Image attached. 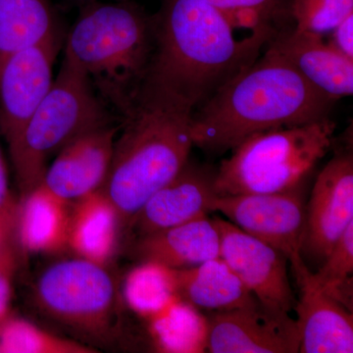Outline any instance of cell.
<instances>
[{"label": "cell", "instance_id": "52a82bcc", "mask_svg": "<svg viewBox=\"0 0 353 353\" xmlns=\"http://www.w3.org/2000/svg\"><path fill=\"white\" fill-rule=\"evenodd\" d=\"M117 299L108 267L77 256L48 266L34 288V303L44 315L95 341L112 334Z\"/></svg>", "mask_w": 353, "mask_h": 353}, {"label": "cell", "instance_id": "ba28073f", "mask_svg": "<svg viewBox=\"0 0 353 353\" xmlns=\"http://www.w3.org/2000/svg\"><path fill=\"white\" fill-rule=\"evenodd\" d=\"M211 211L283 253L296 279L308 269L303 257L306 206L301 187L280 194L217 196Z\"/></svg>", "mask_w": 353, "mask_h": 353}, {"label": "cell", "instance_id": "277c9868", "mask_svg": "<svg viewBox=\"0 0 353 353\" xmlns=\"http://www.w3.org/2000/svg\"><path fill=\"white\" fill-rule=\"evenodd\" d=\"M79 10L64 39V58L90 78L120 120L152 69L154 17L134 0L94 2Z\"/></svg>", "mask_w": 353, "mask_h": 353}, {"label": "cell", "instance_id": "7c38bea8", "mask_svg": "<svg viewBox=\"0 0 353 353\" xmlns=\"http://www.w3.org/2000/svg\"><path fill=\"white\" fill-rule=\"evenodd\" d=\"M120 125L92 130L64 146L46 169L41 185L73 203L101 190L112 161Z\"/></svg>", "mask_w": 353, "mask_h": 353}, {"label": "cell", "instance_id": "83f0119b", "mask_svg": "<svg viewBox=\"0 0 353 353\" xmlns=\"http://www.w3.org/2000/svg\"><path fill=\"white\" fill-rule=\"evenodd\" d=\"M15 248L0 250V322L11 315L12 275L16 265Z\"/></svg>", "mask_w": 353, "mask_h": 353}, {"label": "cell", "instance_id": "9c48e42d", "mask_svg": "<svg viewBox=\"0 0 353 353\" xmlns=\"http://www.w3.org/2000/svg\"><path fill=\"white\" fill-rule=\"evenodd\" d=\"M212 219L219 233L221 259L255 296L266 314L288 326H296V320L290 316L296 299L288 277L285 255L230 221Z\"/></svg>", "mask_w": 353, "mask_h": 353}, {"label": "cell", "instance_id": "5b68a950", "mask_svg": "<svg viewBox=\"0 0 353 353\" xmlns=\"http://www.w3.org/2000/svg\"><path fill=\"white\" fill-rule=\"evenodd\" d=\"M116 121L119 118L95 92L90 78L63 58L50 92L8 143L20 197L41 185L51 157L78 137Z\"/></svg>", "mask_w": 353, "mask_h": 353}, {"label": "cell", "instance_id": "d6986e66", "mask_svg": "<svg viewBox=\"0 0 353 353\" xmlns=\"http://www.w3.org/2000/svg\"><path fill=\"white\" fill-rule=\"evenodd\" d=\"M70 202L43 185L19 197L15 220V243L27 255L57 254L68 250Z\"/></svg>", "mask_w": 353, "mask_h": 353}, {"label": "cell", "instance_id": "5bb4252c", "mask_svg": "<svg viewBox=\"0 0 353 353\" xmlns=\"http://www.w3.org/2000/svg\"><path fill=\"white\" fill-rule=\"evenodd\" d=\"M266 48L284 58L311 85L336 101L352 95L353 59L324 34L288 27L278 32Z\"/></svg>", "mask_w": 353, "mask_h": 353}, {"label": "cell", "instance_id": "cb8c5ba5", "mask_svg": "<svg viewBox=\"0 0 353 353\" xmlns=\"http://www.w3.org/2000/svg\"><path fill=\"white\" fill-rule=\"evenodd\" d=\"M222 11L236 28L275 36L294 27L290 17L292 0H204Z\"/></svg>", "mask_w": 353, "mask_h": 353}, {"label": "cell", "instance_id": "603a6c76", "mask_svg": "<svg viewBox=\"0 0 353 353\" xmlns=\"http://www.w3.org/2000/svg\"><path fill=\"white\" fill-rule=\"evenodd\" d=\"M1 353H94L95 348L11 314L0 322Z\"/></svg>", "mask_w": 353, "mask_h": 353}, {"label": "cell", "instance_id": "4dcf8cb0", "mask_svg": "<svg viewBox=\"0 0 353 353\" xmlns=\"http://www.w3.org/2000/svg\"><path fill=\"white\" fill-rule=\"evenodd\" d=\"M16 248V246L2 245V243H0V250H6V248Z\"/></svg>", "mask_w": 353, "mask_h": 353}, {"label": "cell", "instance_id": "3957f363", "mask_svg": "<svg viewBox=\"0 0 353 353\" xmlns=\"http://www.w3.org/2000/svg\"><path fill=\"white\" fill-rule=\"evenodd\" d=\"M157 50L150 69L196 110L254 62L273 36L239 29L204 0H163L153 15Z\"/></svg>", "mask_w": 353, "mask_h": 353}, {"label": "cell", "instance_id": "ffe728a7", "mask_svg": "<svg viewBox=\"0 0 353 353\" xmlns=\"http://www.w3.org/2000/svg\"><path fill=\"white\" fill-rule=\"evenodd\" d=\"M173 270L176 294L192 307L204 309L210 313L262 308L221 257L190 268Z\"/></svg>", "mask_w": 353, "mask_h": 353}, {"label": "cell", "instance_id": "30bf717a", "mask_svg": "<svg viewBox=\"0 0 353 353\" xmlns=\"http://www.w3.org/2000/svg\"><path fill=\"white\" fill-rule=\"evenodd\" d=\"M64 37L28 46L0 62V132L12 141L53 83V66Z\"/></svg>", "mask_w": 353, "mask_h": 353}, {"label": "cell", "instance_id": "6da1fadb", "mask_svg": "<svg viewBox=\"0 0 353 353\" xmlns=\"http://www.w3.org/2000/svg\"><path fill=\"white\" fill-rule=\"evenodd\" d=\"M336 101L266 48L194 110V146L222 154L257 132L326 119Z\"/></svg>", "mask_w": 353, "mask_h": 353}, {"label": "cell", "instance_id": "44dd1931", "mask_svg": "<svg viewBox=\"0 0 353 353\" xmlns=\"http://www.w3.org/2000/svg\"><path fill=\"white\" fill-rule=\"evenodd\" d=\"M64 37L52 0H0V62L14 52Z\"/></svg>", "mask_w": 353, "mask_h": 353}, {"label": "cell", "instance_id": "484cf974", "mask_svg": "<svg viewBox=\"0 0 353 353\" xmlns=\"http://www.w3.org/2000/svg\"><path fill=\"white\" fill-rule=\"evenodd\" d=\"M353 14V0H292L290 17L297 31L329 34Z\"/></svg>", "mask_w": 353, "mask_h": 353}, {"label": "cell", "instance_id": "4fadbf2b", "mask_svg": "<svg viewBox=\"0 0 353 353\" xmlns=\"http://www.w3.org/2000/svg\"><path fill=\"white\" fill-rule=\"evenodd\" d=\"M216 170L190 163L139 209L128 229L134 236L154 233L208 216L213 199Z\"/></svg>", "mask_w": 353, "mask_h": 353}, {"label": "cell", "instance_id": "9a60e30c", "mask_svg": "<svg viewBox=\"0 0 353 353\" xmlns=\"http://www.w3.org/2000/svg\"><path fill=\"white\" fill-rule=\"evenodd\" d=\"M211 353L299 352L296 326L273 319L262 308L211 312L205 328Z\"/></svg>", "mask_w": 353, "mask_h": 353}, {"label": "cell", "instance_id": "d4e9b609", "mask_svg": "<svg viewBox=\"0 0 353 353\" xmlns=\"http://www.w3.org/2000/svg\"><path fill=\"white\" fill-rule=\"evenodd\" d=\"M352 274L353 224L336 241L312 277L327 294L352 311Z\"/></svg>", "mask_w": 353, "mask_h": 353}, {"label": "cell", "instance_id": "4316f807", "mask_svg": "<svg viewBox=\"0 0 353 353\" xmlns=\"http://www.w3.org/2000/svg\"><path fill=\"white\" fill-rule=\"evenodd\" d=\"M18 201L9 189L6 164L0 153V243L15 245V220ZM17 248V246H16Z\"/></svg>", "mask_w": 353, "mask_h": 353}, {"label": "cell", "instance_id": "7a4b0ae2", "mask_svg": "<svg viewBox=\"0 0 353 353\" xmlns=\"http://www.w3.org/2000/svg\"><path fill=\"white\" fill-rule=\"evenodd\" d=\"M194 108L170 85L148 73L120 117L112 161L101 192L123 226L189 162Z\"/></svg>", "mask_w": 353, "mask_h": 353}, {"label": "cell", "instance_id": "f1b7e54d", "mask_svg": "<svg viewBox=\"0 0 353 353\" xmlns=\"http://www.w3.org/2000/svg\"><path fill=\"white\" fill-rule=\"evenodd\" d=\"M330 34V41L334 46L353 59V14L336 26Z\"/></svg>", "mask_w": 353, "mask_h": 353}, {"label": "cell", "instance_id": "f546056e", "mask_svg": "<svg viewBox=\"0 0 353 353\" xmlns=\"http://www.w3.org/2000/svg\"><path fill=\"white\" fill-rule=\"evenodd\" d=\"M68 3L71 4V6L78 7V8H81V7L87 6V4L94 3V2L99 1H125V0H67Z\"/></svg>", "mask_w": 353, "mask_h": 353}, {"label": "cell", "instance_id": "ac0fdd59", "mask_svg": "<svg viewBox=\"0 0 353 353\" xmlns=\"http://www.w3.org/2000/svg\"><path fill=\"white\" fill-rule=\"evenodd\" d=\"M123 226L119 213L101 190L71 204L68 250L108 267L117 253Z\"/></svg>", "mask_w": 353, "mask_h": 353}, {"label": "cell", "instance_id": "1f68e13d", "mask_svg": "<svg viewBox=\"0 0 353 353\" xmlns=\"http://www.w3.org/2000/svg\"><path fill=\"white\" fill-rule=\"evenodd\" d=\"M0 352H1V350H0Z\"/></svg>", "mask_w": 353, "mask_h": 353}, {"label": "cell", "instance_id": "8992f818", "mask_svg": "<svg viewBox=\"0 0 353 353\" xmlns=\"http://www.w3.org/2000/svg\"><path fill=\"white\" fill-rule=\"evenodd\" d=\"M334 130L329 117L252 134L216 169V194H280L301 187L333 145Z\"/></svg>", "mask_w": 353, "mask_h": 353}, {"label": "cell", "instance_id": "e0dca14e", "mask_svg": "<svg viewBox=\"0 0 353 353\" xmlns=\"http://www.w3.org/2000/svg\"><path fill=\"white\" fill-rule=\"evenodd\" d=\"M132 253L141 262L171 269L190 268L220 257V236L208 216L134 238Z\"/></svg>", "mask_w": 353, "mask_h": 353}, {"label": "cell", "instance_id": "7402d4cb", "mask_svg": "<svg viewBox=\"0 0 353 353\" xmlns=\"http://www.w3.org/2000/svg\"><path fill=\"white\" fill-rule=\"evenodd\" d=\"M123 292L129 308L143 320L179 296L173 269L150 262H141L128 274Z\"/></svg>", "mask_w": 353, "mask_h": 353}, {"label": "cell", "instance_id": "8fae6325", "mask_svg": "<svg viewBox=\"0 0 353 353\" xmlns=\"http://www.w3.org/2000/svg\"><path fill=\"white\" fill-rule=\"evenodd\" d=\"M353 224V155L336 153L320 172L308 205L303 255L322 263L343 232Z\"/></svg>", "mask_w": 353, "mask_h": 353}, {"label": "cell", "instance_id": "2e32d148", "mask_svg": "<svg viewBox=\"0 0 353 353\" xmlns=\"http://www.w3.org/2000/svg\"><path fill=\"white\" fill-rule=\"evenodd\" d=\"M301 296L296 320L301 353L353 352V315L305 270L296 279Z\"/></svg>", "mask_w": 353, "mask_h": 353}]
</instances>
